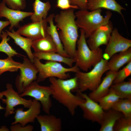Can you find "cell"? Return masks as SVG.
Masks as SVG:
<instances>
[{"label":"cell","instance_id":"6da1fadb","mask_svg":"<svg viewBox=\"0 0 131 131\" xmlns=\"http://www.w3.org/2000/svg\"><path fill=\"white\" fill-rule=\"evenodd\" d=\"M49 78L53 97L66 107L71 115L74 116L76 109L85 100L79 95H75L72 92L78 90L77 78L75 76L66 79L54 77Z\"/></svg>","mask_w":131,"mask_h":131},{"label":"cell","instance_id":"7a4b0ae2","mask_svg":"<svg viewBox=\"0 0 131 131\" xmlns=\"http://www.w3.org/2000/svg\"><path fill=\"white\" fill-rule=\"evenodd\" d=\"M54 18L57 27L60 30L58 33L64 49L73 58L79 37L74 9L62 11Z\"/></svg>","mask_w":131,"mask_h":131},{"label":"cell","instance_id":"3957f363","mask_svg":"<svg viewBox=\"0 0 131 131\" xmlns=\"http://www.w3.org/2000/svg\"><path fill=\"white\" fill-rule=\"evenodd\" d=\"M99 8L89 11L80 10L75 13L76 24L78 28L83 31L86 39L99 27L107 24L112 15L110 11H107L104 17Z\"/></svg>","mask_w":131,"mask_h":131},{"label":"cell","instance_id":"277c9868","mask_svg":"<svg viewBox=\"0 0 131 131\" xmlns=\"http://www.w3.org/2000/svg\"><path fill=\"white\" fill-rule=\"evenodd\" d=\"M80 34L78 39L73 59L75 65L82 71L87 72L92 66H94L103 58V51L100 48L92 50L87 43L83 31L80 29Z\"/></svg>","mask_w":131,"mask_h":131},{"label":"cell","instance_id":"5b68a950","mask_svg":"<svg viewBox=\"0 0 131 131\" xmlns=\"http://www.w3.org/2000/svg\"><path fill=\"white\" fill-rule=\"evenodd\" d=\"M108 60L102 58L90 71L84 72L80 70L75 73L77 79L78 90L82 92L89 90L92 91L98 87L101 82L103 74L109 70Z\"/></svg>","mask_w":131,"mask_h":131},{"label":"cell","instance_id":"8992f818","mask_svg":"<svg viewBox=\"0 0 131 131\" xmlns=\"http://www.w3.org/2000/svg\"><path fill=\"white\" fill-rule=\"evenodd\" d=\"M33 63L38 70L37 81L42 82L46 79L54 77L62 79H66L70 77L67 73H76L80 70V69L75 65L69 68L64 67L59 63L47 61L45 63H41L40 60L34 57Z\"/></svg>","mask_w":131,"mask_h":131},{"label":"cell","instance_id":"52a82bcc","mask_svg":"<svg viewBox=\"0 0 131 131\" xmlns=\"http://www.w3.org/2000/svg\"><path fill=\"white\" fill-rule=\"evenodd\" d=\"M52 93L50 86L40 85L35 81L19 95L22 97L28 96L33 98L40 102L43 111L46 114H49L52 106L50 98Z\"/></svg>","mask_w":131,"mask_h":131},{"label":"cell","instance_id":"ba28073f","mask_svg":"<svg viewBox=\"0 0 131 131\" xmlns=\"http://www.w3.org/2000/svg\"><path fill=\"white\" fill-rule=\"evenodd\" d=\"M19 69L20 74L16 78L15 84L17 92L20 94L37 80L39 72L34 63L25 57Z\"/></svg>","mask_w":131,"mask_h":131},{"label":"cell","instance_id":"9c48e42d","mask_svg":"<svg viewBox=\"0 0 131 131\" xmlns=\"http://www.w3.org/2000/svg\"><path fill=\"white\" fill-rule=\"evenodd\" d=\"M6 90L1 92L5 99L2 98V102L6 104L4 116L7 117L15 113L14 107L19 105H23L25 108H29L31 105L32 100L26 99L20 96L18 92L14 90L12 85L9 83L6 84Z\"/></svg>","mask_w":131,"mask_h":131},{"label":"cell","instance_id":"30bf717a","mask_svg":"<svg viewBox=\"0 0 131 131\" xmlns=\"http://www.w3.org/2000/svg\"><path fill=\"white\" fill-rule=\"evenodd\" d=\"M77 92L78 94L85 100L79 106L82 111L83 117L100 124L105 112L104 110L97 102L91 99L88 95L79 90Z\"/></svg>","mask_w":131,"mask_h":131},{"label":"cell","instance_id":"8fae6325","mask_svg":"<svg viewBox=\"0 0 131 131\" xmlns=\"http://www.w3.org/2000/svg\"><path fill=\"white\" fill-rule=\"evenodd\" d=\"M113 29L112 23L109 21L107 24L95 30L88 37L86 41L90 48L94 50L99 48L102 45H106Z\"/></svg>","mask_w":131,"mask_h":131},{"label":"cell","instance_id":"7c38bea8","mask_svg":"<svg viewBox=\"0 0 131 131\" xmlns=\"http://www.w3.org/2000/svg\"><path fill=\"white\" fill-rule=\"evenodd\" d=\"M47 23L46 18L40 22H32L19 26L16 32L33 41L48 35Z\"/></svg>","mask_w":131,"mask_h":131},{"label":"cell","instance_id":"4fadbf2b","mask_svg":"<svg viewBox=\"0 0 131 131\" xmlns=\"http://www.w3.org/2000/svg\"><path fill=\"white\" fill-rule=\"evenodd\" d=\"M104 53L110 59L118 52L125 51L131 47V40L121 35L117 29H113Z\"/></svg>","mask_w":131,"mask_h":131},{"label":"cell","instance_id":"5bb4252c","mask_svg":"<svg viewBox=\"0 0 131 131\" xmlns=\"http://www.w3.org/2000/svg\"><path fill=\"white\" fill-rule=\"evenodd\" d=\"M41 107L40 102L34 99L27 110L24 111L22 108H17L15 111V121L11 125L19 123L22 126H25L28 123H34L41 113Z\"/></svg>","mask_w":131,"mask_h":131},{"label":"cell","instance_id":"9a60e30c","mask_svg":"<svg viewBox=\"0 0 131 131\" xmlns=\"http://www.w3.org/2000/svg\"><path fill=\"white\" fill-rule=\"evenodd\" d=\"M33 14V12H27L10 8L7 7L2 1L0 3V17H4L10 23L9 31L14 27H19L20 22L24 19Z\"/></svg>","mask_w":131,"mask_h":131},{"label":"cell","instance_id":"2e32d148","mask_svg":"<svg viewBox=\"0 0 131 131\" xmlns=\"http://www.w3.org/2000/svg\"><path fill=\"white\" fill-rule=\"evenodd\" d=\"M117 72L109 70L97 88L89 93L88 95L89 97L97 102L100 98L107 94L109 92Z\"/></svg>","mask_w":131,"mask_h":131},{"label":"cell","instance_id":"e0dca14e","mask_svg":"<svg viewBox=\"0 0 131 131\" xmlns=\"http://www.w3.org/2000/svg\"><path fill=\"white\" fill-rule=\"evenodd\" d=\"M87 7L90 11L103 8L116 12L121 16L125 21L122 11L125 9L116 0H88Z\"/></svg>","mask_w":131,"mask_h":131},{"label":"cell","instance_id":"ac0fdd59","mask_svg":"<svg viewBox=\"0 0 131 131\" xmlns=\"http://www.w3.org/2000/svg\"><path fill=\"white\" fill-rule=\"evenodd\" d=\"M36 119L39 123L41 131H60L62 129L61 119L52 115H39Z\"/></svg>","mask_w":131,"mask_h":131},{"label":"cell","instance_id":"d6986e66","mask_svg":"<svg viewBox=\"0 0 131 131\" xmlns=\"http://www.w3.org/2000/svg\"><path fill=\"white\" fill-rule=\"evenodd\" d=\"M8 36L14 41L15 43L24 50L27 54L29 59L33 62L34 57L31 50L33 40L27 38H25L15 31L14 29L10 32L6 30Z\"/></svg>","mask_w":131,"mask_h":131},{"label":"cell","instance_id":"ffe728a7","mask_svg":"<svg viewBox=\"0 0 131 131\" xmlns=\"http://www.w3.org/2000/svg\"><path fill=\"white\" fill-rule=\"evenodd\" d=\"M110 59L108 63L109 70L117 72L123 65L131 61V47L114 54Z\"/></svg>","mask_w":131,"mask_h":131},{"label":"cell","instance_id":"44dd1931","mask_svg":"<svg viewBox=\"0 0 131 131\" xmlns=\"http://www.w3.org/2000/svg\"><path fill=\"white\" fill-rule=\"evenodd\" d=\"M32 6L34 12L30 16L32 22H40L47 18L51 8L49 1L43 2L40 0H35Z\"/></svg>","mask_w":131,"mask_h":131},{"label":"cell","instance_id":"7402d4cb","mask_svg":"<svg viewBox=\"0 0 131 131\" xmlns=\"http://www.w3.org/2000/svg\"><path fill=\"white\" fill-rule=\"evenodd\" d=\"M32 47L34 52H57L56 44L48 34L43 38L33 41Z\"/></svg>","mask_w":131,"mask_h":131},{"label":"cell","instance_id":"603a6c76","mask_svg":"<svg viewBox=\"0 0 131 131\" xmlns=\"http://www.w3.org/2000/svg\"><path fill=\"white\" fill-rule=\"evenodd\" d=\"M34 57L39 60L43 59L64 63L70 67L73 66L75 61L73 58L64 56L59 53L54 52H34L33 53Z\"/></svg>","mask_w":131,"mask_h":131},{"label":"cell","instance_id":"cb8c5ba5","mask_svg":"<svg viewBox=\"0 0 131 131\" xmlns=\"http://www.w3.org/2000/svg\"><path fill=\"white\" fill-rule=\"evenodd\" d=\"M54 16V14H52L47 17V21L49 24V26L47 27V34L51 36L56 44L57 48V53L64 56L69 57L64 49L57 30V28L54 24L53 19Z\"/></svg>","mask_w":131,"mask_h":131},{"label":"cell","instance_id":"d4e9b609","mask_svg":"<svg viewBox=\"0 0 131 131\" xmlns=\"http://www.w3.org/2000/svg\"><path fill=\"white\" fill-rule=\"evenodd\" d=\"M105 112L100 125V131H114L117 120L123 115L121 113L111 109Z\"/></svg>","mask_w":131,"mask_h":131},{"label":"cell","instance_id":"484cf974","mask_svg":"<svg viewBox=\"0 0 131 131\" xmlns=\"http://www.w3.org/2000/svg\"><path fill=\"white\" fill-rule=\"evenodd\" d=\"M112 89L120 98L131 99V80L112 84Z\"/></svg>","mask_w":131,"mask_h":131},{"label":"cell","instance_id":"4316f807","mask_svg":"<svg viewBox=\"0 0 131 131\" xmlns=\"http://www.w3.org/2000/svg\"><path fill=\"white\" fill-rule=\"evenodd\" d=\"M120 99L113 90L110 88L109 92L100 98L97 102L104 110L106 111L112 109Z\"/></svg>","mask_w":131,"mask_h":131},{"label":"cell","instance_id":"83f0119b","mask_svg":"<svg viewBox=\"0 0 131 131\" xmlns=\"http://www.w3.org/2000/svg\"><path fill=\"white\" fill-rule=\"evenodd\" d=\"M22 64V63L15 61L12 57H8L5 59H0V76L6 72L17 71Z\"/></svg>","mask_w":131,"mask_h":131},{"label":"cell","instance_id":"f1b7e54d","mask_svg":"<svg viewBox=\"0 0 131 131\" xmlns=\"http://www.w3.org/2000/svg\"><path fill=\"white\" fill-rule=\"evenodd\" d=\"M112 109L121 113L125 117H131V99L120 98Z\"/></svg>","mask_w":131,"mask_h":131},{"label":"cell","instance_id":"f546056e","mask_svg":"<svg viewBox=\"0 0 131 131\" xmlns=\"http://www.w3.org/2000/svg\"><path fill=\"white\" fill-rule=\"evenodd\" d=\"M6 31L2 32L1 36L2 40L0 43V52L5 53L8 57H12L15 56L21 55L18 53L9 44L8 41L10 40V37Z\"/></svg>","mask_w":131,"mask_h":131},{"label":"cell","instance_id":"4dcf8cb0","mask_svg":"<svg viewBox=\"0 0 131 131\" xmlns=\"http://www.w3.org/2000/svg\"><path fill=\"white\" fill-rule=\"evenodd\" d=\"M114 131H131V117L122 115L116 121L114 128Z\"/></svg>","mask_w":131,"mask_h":131},{"label":"cell","instance_id":"1f68e13d","mask_svg":"<svg viewBox=\"0 0 131 131\" xmlns=\"http://www.w3.org/2000/svg\"><path fill=\"white\" fill-rule=\"evenodd\" d=\"M131 74V61L119 71H118L113 82V84L117 83L123 81Z\"/></svg>","mask_w":131,"mask_h":131},{"label":"cell","instance_id":"d6a6232c","mask_svg":"<svg viewBox=\"0 0 131 131\" xmlns=\"http://www.w3.org/2000/svg\"><path fill=\"white\" fill-rule=\"evenodd\" d=\"M8 7L12 9L22 10L26 6V0H2Z\"/></svg>","mask_w":131,"mask_h":131},{"label":"cell","instance_id":"836d02e7","mask_svg":"<svg viewBox=\"0 0 131 131\" xmlns=\"http://www.w3.org/2000/svg\"><path fill=\"white\" fill-rule=\"evenodd\" d=\"M56 6L63 10L70 9H79L77 6L72 5L69 0H57Z\"/></svg>","mask_w":131,"mask_h":131},{"label":"cell","instance_id":"e575fe53","mask_svg":"<svg viewBox=\"0 0 131 131\" xmlns=\"http://www.w3.org/2000/svg\"><path fill=\"white\" fill-rule=\"evenodd\" d=\"M33 129V127L32 125L22 126L19 123L12 125L10 127L11 131H32Z\"/></svg>","mask_w":131,"mask_h":131},{"label":"cell","instance_id":"d590c367","mask_svg":"<svg viewBox=\"0 0 131 131\" xmlns=\"http://www.w3.org/2000/svg\"><path fill=\"white\" fill-rule=\"evenodd\" d=\"M71 4L77 6L80 10H88L87 7L88 0H69Z\"/></svg>","mask_w":131,"mask_h":131},{"label":"cell","instance_id":"8d00e7d4","mask_svg":"<svg viewBox=\"0 0 131 131\" xmlns=\"http://www.w3.org/2000/svg\"><path fill=\"white\" fill-rule=\"evenodd\" d=\"M9 25L10 23L8 20L3 21L0 20V39L1 38V36L3 29Z\"/></svg>","mask_w":131,"mask_h":131},{"label":"cell","instance_id":"74e56055","mask_svg":"<svg viewBox=\"0 0 131 131\" xmlns=\"http://www.w3.org/2000/svg\"><path fill=\"white\" fill-rule=\"evenodd\" d=\"M9 130L8 128L5 126H3L0 128V131H9Z\"/></svg>","mask_w":131,"mask_h":131},{"label":"cell","instance_id":"f35d334b","mask_svg":"<svg viewBox=\"0 0 131 131\" xmlns=\"http://www.w3.org/2000/svg\"><path fill=\"white\" fill-rule=\"evenodd\" d=\"M3 96L2 92L0 91V100L2 98ZM5 109L4 107L1 106L0 104V110L4 109Z\"/></svg>","mask_w":131,"mask_h":131}]
</instances>
